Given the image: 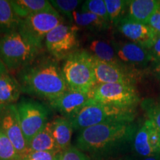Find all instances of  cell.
<instances>
[{"label":"cell","mask_w":160,"mask_h":160,"mask_svg":"<svg viewBox=\"0 0 160 160\" xmlns=\"http://www.w3.org/2000/svg\"><path fill=\"white\" fill-rule=\"evenodd\" d=\"M49 2L52 7L60 15L65 16L71 22H72L73 13L77 11V8L82 3V1L78 0H51Z\"/></svg>","instance_id":"d4e9b609"},{"label":"cell","mask_w":160,"mask_h":160,"mask_svg":"<svg viewBox=\"0 0 160 160\" xmlns=\"http://www.w3.org/2000/svg\"><path fill=\"white\" fill-rule=\"evenodd\" d=\"M93 99L99 102L123 108H136L140 97L136 85L122 83L97 85L93 90Z\"/></svg>","instance_id":"9c48e42d"},{"label":"cell","mask_w":160,"mask_h":160,"mask_svg":"<svg viewBox=\"0 0 160 160\" xmlns=\"http://www.w3.org/2000/svg\"><path fill=\"white\" fill-rule=\"evenodd\" d=\"M64 22L63 17L56 10L41 12L22 19L18 32L32 45L41 50L49 32Z\"/></svg>","instance_id":"52a82bcc"},{"label":"cell","mask_w":160,"mask_h":160,"mask_svg":"<svg viewBox=\"0 0 160 160\" xmlns=\"http://www.w3.org/2000/svg\"><path fill=\"white\" fill-rule=\"evenodd\" d=\"M148 25L154 31L158 37L160 36V4L151 16Z\"/></svg>","instance_id":"4dcf8cb0"},{"label":"cell","mask_w":160,"mask_h":160,"mask_svg":"<svg viewBox=\"0 0 160 160\" xmlns=\"http://www.w3.org/2000/svg\"><path fill=\"white\" fill-rule=\"evenodd\" d=\"M148 119L151 120L160 128V99H145L141 102Z\"/></svg>","instance_id":"484cf974"},{"label":"cell","mask_w":160,"mask_h":160,"mask_svg":"<svg viewBox=\"0 0 160 160\" xmlns=\"http://www.w3.org/2000/svg\"><path fill=\"white\" fill-rule=\"evenodd\" d=\"M8 69L6 68V67L5 66V65L2 63V62L0 60V76L2 74H3V73H6V72H8Z\"/></svg>","instance_id":"836d02e7"},{"label":"cell","mask_w":160,"mask_h":160,"mask_svg":"<svg viewBox=\"0 0 160 160\" xmlns=\"http://www.w3.org/2000/svg\"><path fill=\"white\" fill-rule=\"evenodd\" d=\"M0 130L13 143L22 158L29 151L15 104L0 105Z\"/></svg>","instance_id":"8fae6325"},{"label":"cell","mask_w":160,"mask_h":160,"mask_svg":"<svg viewBox=\"0 0 160 160\" xmlns=\"http://www.w3.org/2000/svg\"><path fill=\"white\" fill-rule=\"evenodd\" d=\"M29 151H47L57 153H61L53 137L51 121L31 140L29 144Z\"/></svg>","instance_id":"7402d4cb"},{"label":"cell","mask_w":160,"mask_h":160,"mask_svg":"<svg viewBox=\"0 0 160 160\" xmlns=\"http://www.w3.org/2000/svg\"><path fill=\"white\" fill-rule=\"evenodd\" d=\"M0 160H22L13 143L0 130Z\"/></svg>","instance_id":"4316f807"},{"label":"cell","mask_w":160,"mask_h":160,"mask_svg":"<svg viewBox=\"0 0 160 160\" xmlns=\"http://www.w3.org/2000/svg\"><path fill=\"white\" fill-rule=\"evenodd\" d=\"M140 160H160V157H145L142 158Z\"/></svg>","instance_id":"e575fe53"},{"label":"cell","mask_w":160,"mask_h":160,"mask_svg":"<svg viewBox=\"0 0 160 160\" xmlns=\"http://www.w3.org/2000/svg\"><path fill=\"white\" fill-rule=\"evenodd\" d=\"M81 11L93 13L110 23L105 0H87V1H85L82 5Z\"/></svg>","instance_id":"83f0119b"},{"label":"cell","mask_w":160,"mask_h":160,"mask_svg":"<svg viewBox=\"0 0 160 160\" xmlns=\"http://www.w3.org/2000/svg\"><path fill=\"white\" fill-rule=\"evenodd\" d=\"M120 61L125 65L140 70L152 62L150 49L145 48L132 42L111 40Z\"/></svg>","instance_id":"5bb4252c"},{"label":"cell","mask_w":160,"mask_h":160,"mask_svg":"<svg viewBox=\"0 0 160 160\" xmlns=\"http://www.w3.org/2000/svg\"><path fill=\"white\" fill-rule=\"evenodd\" d=\"M10 2L22 19L41 12L55 11L46 0H11Z\"/></svg>","instance_id":"44dd1931"},{"label":"cell","mask_w":160,"mask_h":160,"mask_svg":"<svg viewBox=\"0 0 160 160\" xmlns=\"http://www.w3.org/2000/svg\"><path fill=\"white\" fill-rule=\"evenodd\" d=\"M92 56V55H91ZM97 85L122 83L136 85L141 79L142 71L128 66L116 65L100 61L92 56Z\"/></svg>","instance_id":"30bf717a"},{"label":"cell","mask_w":160,"mask_h":160,"mask_svg":"<svg viewBox=\"0 0 160 160\" xmlns=\"http://www.w3.org/2000/svg\"><path fill=\"white\" fill-rule=\"evenodd\" d=\"M93 90L91 91H81L68 89L57 99L48 102V104L62 117L71 119L76 117L84 108L94 101Z\"/></svg>","instance_id":"4fadbf2b"},{"label":"cell","mask_w":160,"mask_h":160,"mask_svg":"<svg viewBox=\"0 0 160 160\" xmlns=\"http://www.w3.org/2000/svg\"><path fill=\"white\" fill-rule=\"evenodd\" d=\"M153 64V73L155 77L160 82V59L152 62Z\"/></svg>","instance_id":"d6a6232c"},{"label":"cell","mask_w":160,"mask_h":160,"mask_svg":"<svg viewBox=\"0 0 160 160\" xmlns=\"http://www.w3.org/2000/svg\"><path fill=\"white\" fill-rule=\"evenodd\" d=\"M21 21L10 1L0 0V34L18 31Z\"/></svg>","instance_id":"603a6c76"},{"label":"cell","mask_w":160,"mask_h":160,"mask_svg":"<svg viewBox=\"0 0 160 160\" xmlns=\"http://www.w3.org/2000/svg\"><path fill=\"white\" fill-rule=\"evenodd\" d=\"M17 80L22 93L53 101L68 90L62 70L53 57H37L19 70Z\"/></svg>","instance_id":"7a4b0ae2"},{"label":"cell","mask_w":160,"mask_h":160,"mask_svg":"<svg viewBox=\"0 0 160 160\" xmlns=\"http://www.w3.org/2000/svg\"><path fill=\"white\" fill-rule=\"evenodd\" d=\"M133 150L142 158L160 157V128L151 120L147 119L139 126Z\"/></svg>","instance_id":"7c38bea8"},{"label":"cell","mask_w":160,"mask_h":160,"mask_svg":"<svg viewBox=\"0 0 160 160\" xmlns=\"http://www.w3.org/2000/svg\"><path fill=\"white\" fill-rule=\"evenodd\" d=\"M159 4L160 0H130L126 17L137 22L148 25Z\"/></svg>","instance_id":"e0dca14e"},{"label":"cell","mask_w":160,"mask_h":160,"mask_svg":"<svg viewBox=\"0 0 160 160\" xmlns=\"http://www.w3.org/2000/svg\"><path fill=\"white\" fill-rule=\"evenodd\" d=\"M40 50L17 31L0 39V60L8 71L21 70L39 57Z\"/></svg>","instance_id":"5b68a950"},{"label":"cell","mask_w":160,"mask_h":160,"mask_svg":"<svg viewBox=\"0 0 160 160\" xmlns=\"http://www.w3.org/2000/svg\"><path fill=\"white\" fill-rule=\"evenodd\" d=\"M115 27L130 42L147 49L151 48L158 37L157 33L148 25L137 22L128 19L126 16Z\"/></svg>","instance_id":"9a60e30c"},{"label":"cell","mask_w":160,"mask_h":160,"mask_svg":"<svg viewBox=\"0 0 160 160\" xmlns=\"http://www.w3.org/2000/svg\"><path fill=\"white\" fill-rule=\"evenodd\" d=\"M62 70L69 90L91 91L97 85L93 58L86 50H78L70 55Z\"/></svg>","instance_id":"277c9868"},{"label":"cell","mask_w":160,"mask_h":160,"mask_svg":"<svg viewBox=\"0 0 160 160\" xmlns=\"http://www.w3.org/2000/svg\"><path fill=\"white\" fill-rule=\"evenodd\" d=\"M79 28L74 25L60 24L47 35L45 43L50 54L57 60H65L78 51Z\"/></svg>","instance_id":"ba28073f"},{"label":"cell","mask_w":160,"mask_h":160,"mask_svg":"<svg viewBox=\"0 0 160 160\" xmlns=\"http://www.w3.org/2000/svg\"><path fill=\"white\" fill-rule=\"evenodd\" d=\"M137 117L136 108H123L93 101L78 114L68 119L73 131L115 122H133Z\"/></svg>","instance_id":"3957f363"},{"label":"cell","mask_w":160,"mask_h":160,"mask_svg":"<svg viewBox=\"0 0 160 160\" xmlns=\"http://www.w3.org/2000/svg\"><path fill=\"white\" fill-rule=\"evenodd\" d=\"M86 46V51L100 61L116 65L127 66L122 62L117 57L111 40L108 41L99 37H90L88 39Z\"/></svg>","instance_id":"2e32d148"},{"label":"cell","mask_w":160,"mask_h":160,"mask_svg":"<svg viewBox=\"0 0 160 160\" xmlns=\"http://www.w3.org/2000/svg\"><path fill=\"white\" fill-rule=\"evenodd\" d=\"M54 160H59V154L58 155V157H57V158H56V159H55Z\"/></svg>","instance_id":"8d00e7d4"},{"label":"cell","mask_w":160,"mask_h":160,"mask_svg":"<svg viewBox=\"0 0 160 160\" xmlns=\"http://www.w3.org/2000/svg\"><path fill=\"white\" fill-rule=\"evenodd\" d=\"M22 93L19 81L9 71L0 76V105H13L17 102Z\"/></svg>","instance_id":"ac0fdd59"},{"label":"cell","mask_w":160,"mask_h":160,"mask_svg":"<svg viewBox=\"0 0 160 160\" xmlns=\"http://www.w3.org/2000/svg\"><path fill=\"white\" fill-rule=\"evenodd\" d=\"M59 153L47 151H29L22 160H54Z\"/></svg>","instance_id":"f546056e"},{"label":"cell","mask_w":160,"mask_h":160,"mask_svg":"<svg viewBox=\"0 0 160 160\" xmlns=\"http://www.w3.org/2000/svg\"><path fill=\"white\" fill-rule=\"evenodd\" d=\"M150 51L152 56V62L160 59V36L157 37Z\"/></svg>","instance_id":"1f68e13d"},{"label":"cell","mask_w":160,"mask_h":160,"mask_svg":"<svg viewBox=\"0 0 160 160\" xmlns=\"http://www.w3.org/2000/svg\"><path fill=\"white\" fill-rule=\"evenodd\" d=\"M59 160H94L80 151L75 146H71L68 149L59 153Z\"/></svg>","instance_id":"f1b7e54d"},{"label":"cell","mask_w":160,"mask_h":160,"mask_svg":"<svg viewBox=\"0 0 160 160\" xmlns=\"http://www.w3.org/2000/svg\"><path fill=\"white\" fill-rule=\"evenodd\" d=\"M111 25L117 24L127 14L129 1L128 0H105Z\"/></svg>","instance_id":"cb8c5ba5"},{"label":"cell","mask_w":160,"mask_h":160,"mask_svg":"<svg viewBox=\"0 0 160 160\" xmlns=\"http://www.w3.org/2000/svg\"><path fill=\"white\" fill-rule=\"evenodd\" d=\"M139 125L115 122L87 128L79 131L75 147L94 160H113L133 149Z\"/></svg>","instance_id":"6da1fadb"},{"label":"cell","mask_w":160,"mask_h":160,"mask_svg":"<svg viewBox=\"0 0 160 160\" xmlns=\"http://www.w3.org/2000/svg\"><path fill=\"white\" fill-rule=\"evenodd\" d=\"M113 160H136V159H133V157H129V156H125V157H122L119 158V159H115Z\"/></svg>","instance_id":"d590c367"},{"label":"cell","mask_w":160,"mask_h":160,"mask_svg":"<svg viewBox=\"0 0 160 160\" xmlns=\"http://www.w3.org/2000/svg\"><path fill=\"white\" fill-rule=\"evenodd\" d=\"M51 128L53 137L60 152H63L71 147L73 127L67 118L64 117H56L51 122Z\"/></svg>","instance_id":"ffe728a7"},{"label":"cell","mask_w":160,"mask_h":160,"mask_svg":"<svg viewBox=\"0 0 160 160\" xmlns=\"http://www.w3.org/2000/svg\"><path fill=\"white\" fill-rule=\"evenodd\" d=\"M18 116L28 144L31 142L50 122L51 109L37 100L22 97L17 104Z\"/></svg>","instance_id":"8992f818"},{"label":"cell","mask_w":160,"mask_h":160,"mask_svg":"<svg viewBox=\"0 0 160 160\" xmlns=\"http://www.w3.org/2000/svg\"><path fill=\"white\" fill-rule=\"evenodd\" d=\"M72 22L78 28H82L93 33L105 32L111 24L93 13L82 11H76L72 15Z\"/></svg>","instance_id":"d6986e66"}]
</instances>
